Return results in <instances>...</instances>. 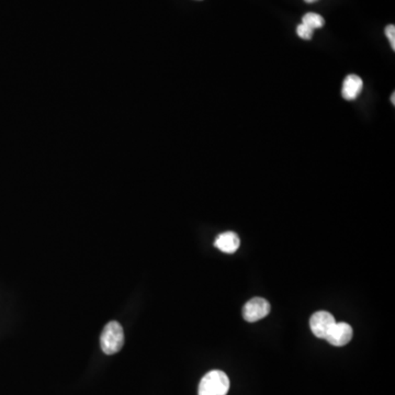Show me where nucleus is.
<instances>
[{
	"label": "nucleus",
	"instance_id": "f257e3e1",
	"mask_svg": "<svg viewBox=\"0 0 395 395\" xmlns=\"http://www.w3.org/2000/svg\"><path fill=\"white\" fill-rule=\"evenodd\" d=\"M230 390V379L226 372L212 370L202 378L199 384V395H226Z\"/></svg>",
	"mask_w": 395,
	"mask_h": 395
},
{
	"label": "nucleus",
	"instance_id": "f03ea898",
	"mask_svg": "<svg viewBox=\"0 0 395 395\" xmlns=\"http://www.w3.org/2000/svg\"><path fill=\"white\" fill-rule=\"evenodd\" d=\"M125 344V332L122 326L112 321L103 328L100 337V345L103 352L107 354H117L120 352Z\"/></svg>",
	"mask_w": 395,
	"mask_h": 395
},
{
	"label": "nucleus",
	"instance_id": "7ed1b4c3",
	"mask_svg": "<svg viewBox=\"0 0 395 395\" xmlns=\"http://www.w3.org/2000/svg\"><path fill=\"white\" fill-rule=\"evenodd\" d=\"M269 312H270V305L266 299L254 297V299L249 300L243 307V317L249 323H255V322L266 317Z\"/></svg>",
	"mask_w": 395,
	"mask_h": 395
},
{
	"label": "nucleus",
	"instance_id": "20e7f679",
	"mask_svg": "<svg viewBox=\"0 0 395 395\" xmlns=\"http://www.w3.org/2000/svg\"><path fill=\"white\" fill-rule=\"evenodd\" d=\"M335 323L334 316L326 311L316 312L310 319V327H311L312 333L316 337L323 338V339H325L328 332Z\"/></svg>",
	"mask_w": 395,
	"mask_h": 395
},
{
	"label": "nucleus",
	"instance_id": "39448f33",
	"mask_svg": "<svg viewBox=\"0 0 395 395\" xmlns=\"http://www.w3.org/2000/svg\"><path fill=\"white\" fill-rule=\"evenodd\" d=\"M354 332H352V326L347 323H337L336 322L331 330L328 332L325 339L327 340L331 345L336 347H342V346L347 345L348 342L352 340Z\"/></svg>",
	"mask_w": 395,
	"mask_h": 395
},
{
	"label": "nucleus",
	"instance_id": "423d86ee",
	"mask_svg": "<svg viewBox=\"0 0 395 395\" xmlns=\"http://www.w3.org/2000/svg\"><path fill=\"white\" fill-rule=\"evenodd\" d=\"M364 88V82L357 75H348L342 84V94L346 100H354Z\"/></svg>",
	"mask_w": 395,
	"mask_h": 395
},
{
	"label": "nucleus",
	"instance_id": "0eeeda50",
	"mask_svg": "<svg viewBox=\"0 0 395 395\" xmlns=\"http://www.w3.org/2000/svg\"><path fill=\"white\" fill-rule=\"evenodd\" d=\"M216 248L220 249L221 252L226 254H234L241 245L240 237L236 233L226 232L218 235L214 242Z\"/></svg>",
	"mask_w": 395,
	"mask_h": 395
},
{
	"label": "nucleus",
	"instance_id": "6e6552de",
	"mask_svg": "<svg viewBox=\"0 0 395 395\" xmlns=\"http://www.w3.org/2000/svg\"><path fill=\"white\" fill-rule=\"evenodd\" d=\"M302 23L305 24V26H310L311 29L316 30L320 29L325 23V20L322 16L317 15V14H314V12H309L307 15L302 17Z\"/></svg>",
	"mask_w": 395,
	"mask_h": 395
},
{
	"label": "nucleus",
	"instance_id": "1a4fd4ad",
	"mask_svg": "<svg viewBox=\"0 0 395 395\" xmlns=\"http://www.w3.org/2000/svg\"><path fill=\"white\" fill-rule=\"evenodd\" d=\"M297 36L303 38V40H311V38H313L314 30L311 29L310 26L301 23L297 26Z\"/></svg>",
	"mask_w": 395,
	"mask_h": 395
},
{
	"label": "nucleus",
	"instance_id": "9d476101",
	"mask_svg": "<svg viewBox=\"0 0 395 395\" xmlns=\"http://www.w3.org/2000/svg\"><path fill=\"white\" fill-rule=\"evenodd\" d=\"M386 36L390 41L393 51L395 50V26L393 24H389L386 28Z\"/></svg>",
	"mask_w": 395,
	"mask_h": 395
},
{
	"label": "nucleus",
	"instance_id": "9b49d317",
	"mask_svg": "<svg viewBox=\"0 0 395 395\" xmlns=\"http://www.w3.org/2000/svg\"><path fill=\"white\" fill-rule=\"evenodd\" d=\"M305 1L307 4H313L315 3V1H317V0H305Z\"/></svg>",
	"mask_w": 395,
	"mask_h": 395
},
{
	"label": "nucleus",
	"instance_id": "f8f14e48",
	"mask_svg": "<svg viewBox=\"0 0 395 395\" xmlns=\"http://www.w3.org/2000/svg\"><path fill=\"white\" fill-rule=\"evenodd\" d=\"M394 93H393L392 96H391V101H392L393 105H394L395 103V99H394Z\"/></svg>",
	"mask_w": 395,
	"mask_h": 395
}]
</instances>
